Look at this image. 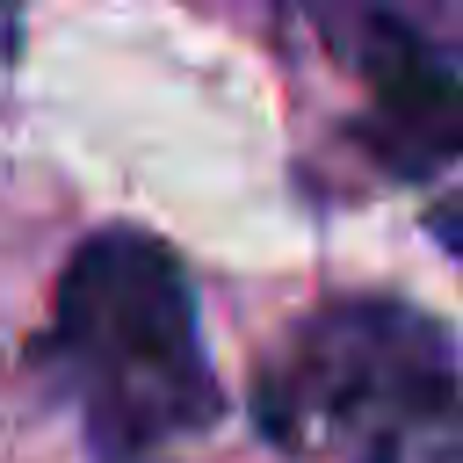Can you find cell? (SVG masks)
I'll return each instance as SVG.
<instances>
[{"instance_id": "obj_3", "label": "cell", "mask_w": 463, "mask_h": 463, "mask_svg": "<svg viewBox=\"0 0 463 463\" xmlns=\"http://www.w3.org/2000/svg\"><path fill=\"white\" fill-rule=\"evenodd\" d=\"M289 7L369 87L354 145L398 181H434L463 145V65L449 0H289Z\"/></svg>"}, {"instance_id": "obj_1", "label": "cell", "mask_w": 463, "mask_h": 463, "mask_svg": "<svg viewBox=\"0 0 463 463\" xmlns=\"http://www.w3.org/2000/svg\"><path fill=\"white\" fill-rule=\"evenodd\" d=\"M43 362L58 369V391L80 405L94 463H166L224 412L188 268L166 239L130 224L94 232L65 260Z\"/></svg>"}, {"instance_id": "obj_2", "label": "cell", "mask_w": 463, "mask_h": 463, "mask_svg": "<svg viewBox=\"0 0 463 463\" xmlns=\"http://www.w3.org/2000/svg\"><path fill=\"white\" fill-rule=\"evenodd\" d=\"M253 420L275 449L333 463H463L456 340L412 304L311 311L260 369Z\"/></svg>"}]
</instances>
